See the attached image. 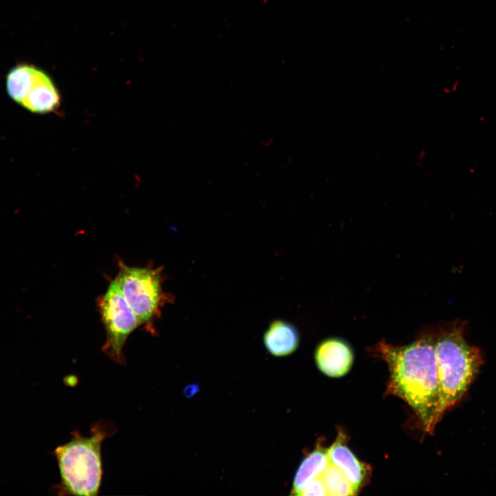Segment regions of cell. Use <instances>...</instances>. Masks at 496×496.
<instances>
[{
  "label": "cell",
  "instance_id": "6da1fadb",
  "mask_svg": "<svg viewBox=\"0 0 496 496\" xmlns=\"http://www.w3.org/2000/svg\"><path fill=\"white\" fill-rule=\"evenodd\" d=\"M375 350L389 368L387 393L406 402L424 431L432 433L442 418L435 338L421 336L405 346L381 341Z\"/></svg>",
  "mask_w": 496,
  "mask_h": 496
},
{
  "label": "cell",
  "instance_id": "7a4b0ae2",
  "mask_svg": "<svg viewBox=\"0 0 496 496\" xmlns=\"http://www.w3.org/2000/svg\"><path fill=\"white\" fill-rule=\"evenodd\" d=\"M116 432L114 425L100 420L91 428V435L82 436L78 431L72 438L54 450L61 481L55 486L57 495L96 496L103 476L101 446Z\"/></svg>",
  "mask_w": 496,
  "mask_h": 496
},
{
  "label": "cell",
  "instance_id": "3957f363",
  "mask_svg": "<svg viewBox=\"0 0 496 496\" xmlns=\"http://www.w3.org/2000/svg\"><path fill=\"white\" fill-rule=\"evenodd\" d=\"M462 332V325L455 324L435 338L441 417L461 400L482 364L479 349L468 344Z\"/></svg>",
  "mask_w": 496,
  "mask_h": 496
},
{
  "label": "cell",
  "instance_id": "277c9868",
  "mask_svg": "<svg viewBox=\"0 0 496 496\" xmlns=\"http://www.w3.org/2000/svg\"><path fill=\"white\" fill-rule=\"evenodd\" d=\"M161 272L160 267L154 269L120 265L115 278L141 324L149 325L159 313L164 299Z\"/></svg>",
  "mask_w": 496,
  "mask_h": 496
},
{
  "label": "cell",
  "instance_id": "5b68a950",
  "mask_svg": "<svg viewBox=\"0 0 496 496\" xmlns=\"http://www.w3.org/2000/svg\"><path fill=\"white\" fill-rule=\"evenodd\" d=\"M98 306L106 334L101 351L117 364L125 365L124 345L141 323L125 299L116 278L99 298Z\"/></svg>",
  "mask_w": 496,
  "mask_h": 496
},
{
  "label": "cell",
  "instance_id": "8992f818",
  "mask_svg": "<svg viewBox=\"0 0 496 496\" xmlns=\"http://www.w3.org/2000/svg\"><path fill=\"white\" fill-rule=\"evenodd\" d=\"M315 361L319 370L331 378L347 374L353 362V353L344 340L331 338L322 341L315 351Z\"/></svg>",
  "mask_w": 496,
  "mask_h": 496
},
{
  "label": "cell",
  "instance_id": "52a82bcc",
  "mask_svg": "<svg viewBox=\"0 0 496 496\" xmlns=\"http://www.w3.org/2000/svg\"><path fill=\"white\" fill-rule=\"evenodd\" d=\"M60 105V95L50 77L38 70L34 83L21 105L30 112L46 114Z\"/></svg>",
  "mask_w": 496,
  "mask_h": 496
},
{
  "label": "cell",
  "instance_id": "ba28073f",
  "mask_svg": "<svg viewBox=\"0 0 496 496\" xmlns=\"http://www.w3.org/2000/svg\"><path fill=\"white\" fill-rule=\"evenodd\" d=\"M342 437L340 435L328 449L329 462L345 474L357 493L365 482L369 468L344 444Z\"/></svg>",
  "mask_w": 496,
  "mask_h": 496
},
{
  "label": "cell",
  "instance_id": "9c48e42d",
  "mask_svg": "<svg viewBox=\"0 0 496 496\" xmlns=\"http://www.w3.org/2000/svg\"><path fill=\"white\" fill-rule=\"evenodd\" d=\"M263 342L273 355L282 357L291 354L298 348L300 338L297 329L290 322L276 320L266 330Z\"/></svg>",
  "mask_w": 496,
  "mask_h": 496
},
{
  "label": "cell",
  "instance_id": "30bf717a",
  "mask_svg": "<svg viewBox=\"0 0 496 496\" xmlns=\"http://www.w3.org/2000/svg\"><path fill=\"white\" fill-rule=\"evenodd\" d=\"M329 464L328 449L318 447L310 453L295 474L291 494L300 495L304 486L313 479L320 477Z\"/></svg>",
  "mask_w": 496,
  "mask_h": 496
},
{
  "label": "cell",
  "instance_id": "8fae6325",
  "mask_svg": "<svg viewBox=\"0 0 496 496\" xmlns=\"http://www.w3.org/2000/svg\"><path fill=\"white\" fill-rule=\"evenodd\" d=\"M39 68L28 63L12 68L6 75V87L9 96L20 105L28 94Z\"/></svg>",
  "mask_w": 496,
  "mask_h": 496
},
{
  "label": "cell",
  "instance_id": "7c38bea8",
  "mask_svg": "<svg viewBox=\"0 0 496 496\" xmlns=\"http://www.w3.org/2000/svg\"><path fill=\"white\" fill-rule=\"evenodd\" d=\"M327 495L347 496L357 493L345 474L338 467L329 464L320 475Z\"/></svg>",
  "mask_w": 496,
  "mask_h": 496
},
{
  "label": "cell",
  "instance_id": "4fadbf2b",
  "mask_svg": "<svg viewBox=\"0 0 496 496\" xmlns=\"http://www.w3.org/2000/svg\"><path fill=\"white\" fill-rule=\"evenodd\" d=\"M300 495L324 496L327 495L325 486L320 477L311 480L303 488Z\"/></svg>",
  "mask_w": 496,
  "mask_h": 496
},
{
  "label": "cell",
  "instance_id": "5bb4252c",
  "mask_svg": "<svg viewBox=\"0 0 496 496\" xmlns=\"http://www.w3.org/2000/svg\"><path fill=\"white\" fill-rule=\"evenodd\" d=\"M199 391V386L198 384H192L187 385L185 390L184 393L187 397H192Z\"/></svg>",
  "mask_w": 496,
  "mask_h": 496
}]
</instances>
